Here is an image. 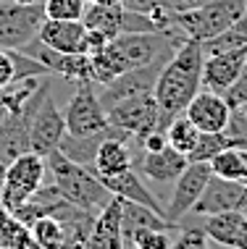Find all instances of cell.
Returning <instances> with one entry per match:
<instances>
[{
	"mask_svg": "<svg viewBox=\"0 0 247 249\" xmlns=\"http://www.w3.org/2000/svg\"><path fill=\"white\" fill-rule=\"evenodd\" d=\"M66 134L71 137H90V134L108 129V113H105L100 95L95 92V82H79L74 97L63 110Z\"/></svg>",
	"mask_w": 247,
	"mask_h": 249,
	"instance_id": "cell-7",
	"label": "cell"
},
{
	"mask_svg": "<svg viewBox=\"0 0 247 249\" xmlns=\"http://www.w3.org/2000/svg\"><path fill=\"white\" fill-rule=\"evenodd\" d=\"M205 236L216 244L229 249H247V213L245 210H229L218 215H205L203 226Z\"/></svg>",
	"mask_w": 247,
	"mask_h": 249,
	"instance_id": "cell-16",
	"label": "cell"
},
{
	"mask_svg": "<svg viewBox=\"0 0 247 249\" xmlns=\"http://www.w3.org/2000/svg\"><path fill=\"white\" fill-rule=\"evenodd\" d=\"M126 244H132L134 249H171L173 241L169 239V231L161 228H139L129 236Z\"/></svg>",
	"mask_w": 247,
	"mask_h": 249,
	"instance_id": "cell-28",
	"label": "cell"
},
{
	"mask_svg": "<svg viewBox=\"0 0 247 249\" xmlns=\"http://www.w3.org/2000/svg\"><path fill=\"white\" fill-rule=\"evenodd\" d=\"M224 134L229 139V147H245L247 150V116L242 110H231Z\"/></svg>",
	"mask_w": 247,
	"mask_h": 249,
	"instance_id": "cell-29",
	"label": "cell"
},
{
	"mask_svg": "<svg viewBox=\"0 0 247 249\" xmlns=\"http://www.w3.org/2000/svg\"><path fill=\"white\" fill-rule=\"evenodd\" d=\"M124 8H129V11H137V13H145V16H150L152 11H158V8H163V0H124ZM169 11V8H166Z\"/></svg>",
	"mask_w": 247,
	"mask_h": 249,
	"instance_id": "cell-35",
	"label": "cell"
},
{
	"mask_svg": "<svg viewBox=\"0 0 247 249\" xmlns=\"http://www.w3.org/2000/svg\"><path fill=\"white\" fill-rule=\"evenodd\" d=\"M45 163H48L53 184L58 186V192L63 194V199L71 202V205L97 215L113 199V194L100 184V178L90 171V168L71 163L61 150H53L50 155H45Z\"/></svg>",
	"mask_w": 247,
	"mask_h": 249,
	"instance_id": "cell-3",
	"label": "cell"
},
{
	"mask_svg": "<svg viewBox=\"0 0 247 249\" xmlns=\"http://www.w3.org/2000/svg\"><path fill=\"white\" fill-rule=\"evenodd\" d=\"M190 165L187 155H182L173 147H163L161 152H142V158L134 163V171L139 176H148L152 181H176L179 173Z\"/></svg>",
	"mask_w": 247,
	"mask_h": 249,
	"instance_id": "cell-20",
	"label": "cell"
},
{
	"mask_svg": "<svg viewBox=\"0 0 247 249\" xmlns=\"http://www.w3.org/2000/svg\"><path fill=\"white\" fill-rule=\"evenodd\" d=\"M203 48L195 39H187L173 50V55L166 60L161 76L155 82V103L161 107V126L171 124L176 116H182L190 100L203 89Z\"/></svg>",
	"mask_w": 247,
	"mask_h": 249,
	"instance_id": "cell-2",
	"label": "cell"
},
{
	"mask_svg": "<svg viewBox=\"0 0 247 249\" xmlns=\"http://www.w3.org/2000/svg\"><path fill=\"white\" fill-rule=\"evenodd\" d=\"M97 178L113 197H121L126 202H137V205L150 207V210H155L158 215L166 218V207L155 199V194L142 184V178H139V173L134 168H129V171H124V173H116V176H97Z\"/></svg>",
	"mask_w": 247,
	"mask_h": 249,
	"instance_id": "cell-18",
	"label": "cell"
},
{
	"mask_svg": "<svg viewBox=\"0 0 247 249\" xmlns=\"http://www.w3.org/2000/svg\"><path fill=\"white\" fill-rule=\"evenodd\" d=\"M8 218H11V210L3 205V202H0V228H3L5 223H8Z\"/></svg>",
	"mask_w": 247,
	"mask_h": 249,
	"instance_id": "cell-37",
	"label": "cell"
},
{
	"mask_svg": "<svg viewBox=\"0 0 247 249\" xmlns=\"http://www.w3.org/2000/svg\"><path fill=\"white\" fill-rule=\"evenodd\" d=\"M66 137V118L63 110L56 105V100L48 92V97L39 103L37 113L32 116L29 124V150L37 155H50L53 150H58L61 139Z\"/></svg>",
	"mask_w": 247,
	"mask_h": 249,
	"instance_id": "cell-9",
	"label": "cell"
},
{
	"mask_svg": "<svg viewBox=\"0 0 247 249\" xmlns=\"http://www.w3.org/2000/svg\"><path fill=\"white\" fill-rule=\"evenodd\" d=\"M84 3H97V5H121L124 0H84Z\"/></svg>",
	"mask_w": 247,
	"mask_h": 249,
	"instance_id": "cell-39",
	"label": "cell"
},
{
	"mask_svg": "<svg viewBox=\"0 0 247 249\" xmlns=\"http://www.w3.org/2000/svg\"><path fill=\"white\" fill-rule=\"evenodd\" d=\"M187 37L176 26H169L163 32H126L108 42V48L97 55H92V82L105 87L113 79L132 69L155 63L158 58H171L179 45H184Z\"/></svg>",
	"mask_w": 247,
	"mask_h": 249,
	"instance_id": "cell-1",
	"label": "cell"
},
{
	"mask_svg": "<svg viewBox=\"0 0 247 249\" xmlns=\"http://www.w3.org/2000/svg\"><path fill=\"white\" fill-rule=\"evenodd\" d=\"M200 134H203V131H200L197 126L184 116V113H182V116H176L169 126H166V137H169V144L173 147V150H179L182 155H190V152H192V147L197 144Z\"/></svg>",
	"mask_w": 247,
	"mask_h": 249,
	"instance_id": "cell-24",
	"label": "cell"
},
{
	"mask_svg": "<svg viewBox=\"0 0 247 249\" xmlns=\"http://www.w3.org/2000/svg\"><path fill=\"white\" fill-rule=\"evenodd\" d=\"M224 100L229 103L231 110H237V107H242V105L247 103V63H245L242 73L237 76V82L224 92Z\"/></svg>",
	"mask_w": 247,
	"mask_h": 249,
	"instance_id": "cell-31",
	"label": "cell"
},
{
	"mask_svg": "<svg viewBox=\"0 0 247 249\" xmlns=\"http://www.w3.org/2000/svg\"><path fill=\"white\" fill-rule=\"evenodd\" d=\"M13 3H21V5H35V3H42V0H13Z\"/></svg>",
	"mask_w": 247,
	"mask_h": 249,
	"instance_id": "cell-41",
	"label": "cell"
},
{
	"mask_svg": "<svg viewBox=\"0 0 247 249\" xmlns=\"http://www.w3.org/2000/svg\"><path fill=\"white\" fill-rule=\"evenodd\" d=\"M247 205V184L245 181H231L213 176L208 178L200 199L195 202L192 213L197 215H218V213H229V210H245Z\"/></svg>",
	"mask_w": 247,
	"mask_h": 249,
	"instance_id": "cell-11",
	"label": "cell"
},
{
	"mask_svg": "<svg viewBox=\"0 0 247 249\" xmlns=\"http://www.w3.org/2000/svg\"><path fill=\"white\" fill-rule=\"evenodd\" d=\"M42 21V3L21 5L13 0H0V50H21L35 42Z\"/></svg>",
	"mask_w": 247,
	"mask_h": 249,
	"instance_id": "cell-6",
	"label": "cell"
},
{
	"mask_svg": "<svg viewBox=\"0 0 247 249\" xmlns=\"http://www.w3.org/2000/svg\"><path fill=\"white\" fill-rule=\"evenodd\" d=\"M247 13V0H210L192 11L173 13L171 26H176L187 39H210L216 35H224Z\"/></svg>",
	"mask_w": 247,
	"mask_h": 249,
	"instance_id": "cell-4",
	"label": "cell"
},
{
	"mask_svg": "<svg viewBox=\"0 0 247 249\" xmlns=\"http://www.w3.org/2000/svg\"><path fill=\"white\" fill-rule=\"evenodd\" d=\"M87 26L82 21H63V18H45L37 32V42L56 53H79L82 50Z\"/></svg>",
	"mask_w": 247,
	"mask_h": 249,
	"instance_id": "cell-19",
	"label": "cell"
},
{
	"mask_svg": "<svg viewBox=\"0 0 247 249\" xmlns=\"http://www.w3.org/2000/svg\"><path fill=\"white\" fill-rule=\"evenodd\" d=\"M132 249H134V247H132Z\"/></svg>",
	"mask_w": 247,
	"mask_h": 249,
	"instance_id": "cell-44",
	"label": "cell"
},
{
	"mask_svg": "<svg viewBox=\"0 0 247 249\" xmlns=\"http://www.w3.org/2000/svg\"><path fill=\"white\" fill-rule=\"evenodd\" d=\"M247 63V50H229V53H216V55H205L203 60V89H210L216 95H224L237 76L242 73Z\"/></svg>",
	"mask_w": 247,
	"mask_h": 249,
	"instance_id": "cell-14",
	"label": "cell"
},
{
	"mask_svg": "<svg viewBox=\"0 0 247 249\" xmlns=\"http://www.w3.org/2000/svg\"><path fill=\"white\" fill-rule=\"evenodd\" d=\"M166 60H169V58H158L155 63L142 66V69H132V71L121 73L118 79H113L111 84H105L103 87V95H100V103H103L105 113H108L116 103H121L124 97L145 95V92L155 89V82H158V76H161Z\"/></svg>",
	"mask_w": 247,
	"mask_h": 249,
	"instance_id": "cell-12",
	"label": "cell"
},
{
	"mask_svg": "<svg viewBox=\"0 0 247 249\" xmlns=\"http://www.w3.org/2000/svg\"><path fill=\"white\" fill-rule=\"evenodd\" d=\"M0 244L5 249H37V241L32 236V228L19 218H8V223L0 228Z\"/></svg>",
	"mask_w": 247,
	"mask_h": 249,
	"instance_id": "cell-25",
	"label": "cell"
},
{
	"mask_svg": "<svg viewBox=\"0 0 247 249\" xmlns=\"http://www.w3.org/2000/svg\"><path fill=\"white\" fill-rule=\"evenodd\" d=\"M171 249H208V236L203 228H179V239L171 244Z\"/></svg>",
	"mask_w": 247,
	"mask_h": 249,
	"instance_id": "cell-30",
	"label": "cell"
},
{
	"mask_svg": "<svg viewBox=\"0 0 247 249\" xmlns=\"http://www.w3.org/2000/svg\"><path fill=\"white\" fill-rule=\"evenodd\" d=\"M3 178H5V163L0 160V192H3Z\"/></svg>",
	"mask_w": 247,
	"mask_h": 249,
	"instance_id": "cell-40",
	"label": "cell"
},
{
	"mask_svg": "<svg viewBox=\"0 0 247 249\" xmlns=\"http://www.w3.org/2000/svg\"><path fill=\"white\" fill-rule=\"evenodd\" d=\"M82 249H84V247H82Z\"/></svg>",
	"mask_w": 247,
	"mask_h": 249,
	"instance_id": "cell-45",
	"label": "cell"
},
{
	"mask_svg": "<svg viewBox=\"0 0 247 249\" xmlns=\"http://www.w3.org/2000/svg\"><path fill=\"white\" fill-rule=\"evenodd\" d=\"M237 110H242V113H245V116H247V103H245L242 107H237Z\"/></svg>",
	"mask_w": 247,
	"mask_h": 249,
	"instance_id": "cell-42",
	"label": "cell"
},
{
	"mask_svg": "<svg viewBox=\"0 0 247 249\" xmlns=\"http://www.w3.org/2000/svg\"><path fill=\"white\" fill-rule=\"evenodd\" d=\"M234 29H239V32H242V35L247 37V13H245V16H242V18H239V21L234 24Z\"/></svg>",
	"mask_w": 247,
	"mask_h": 249,
	"instance_id": "cell-38",
	"label": "cell"
},
{
	"mask_svg": "<svg viewBox=\"0 0 247 249\" xmlns=\"http://www.w3.org/2000/svg\"><path fill=\"white\" fill-rule=\"evenodd\" d=\"M108 42H111V37L105 35V32H100V29H87L84 32V39H82V50L79 53H84V55H97V53H103L105 48H108Z\"/></svg>",
	"mask_w": 247,
	"mask_h": 249,
	"instance_id": "cell-32",
	"label": "cell"
},
{
	"mask_svg": "<svg viewBox=\"0 0 247 249\" xmlns=\"http://www.w3.org/2000/svg\"><path fill=\"white\" fill-rule=\"evenodd\" d=\"M121 199V197H118ZM139 228H161V231H176V223L166 220L163 215H158L155 210L150 207H142L137 202H126L121 199V231H124V239L129 241V236Z\"/></svg>",
	"mask_w": 247,
	"mask_h": 249,
	"instance_id": "cell-22",
	"label": "cell"
},
{
	"mask_svg": "<svg viewBox=\"0 0 247 249\" xmlns=\"http://www.w3.org/2000/svg\"><path fill=\"white\" fill-rule=\"evenodd\" d=\"M84 0H42L45 18H63V21H82Z\"/></svg>",
	"mask_w": 247,
	"mask_h": 249,
	"instance_id": "cell-27",
	"label": "cell"
},
{
	"mask_svg": "<svg viewBox=\"0 0 247 249\" xmlns=\"http://www.w3.org/2000/svg\"><path fill=\"white\" fill-rule=\"evenodd\" d=\"M245 184H247V178H245Z\"/></svg>",
	"mask_w": 247,
	"mask_h": 249,
	"instance_id": "cell-43",
	"label": "cell"
},
{
	"mask_svg": "<svg viewBox=\"0 0 247 249\" xmlns=\"http://www.w3.org/2000/svg\"><path fill=\"white\" fill-rule=\"evenodd\" d=\"M226 147H229V139H226V134L224 131H218V134H200V139H197V144L192 147V152L187 155V160L190 163H210L213 158H216L218 152H224Z\"/></svg>",
	"mask_w": 247,
	"mask_h": 249,
	"instance_id": "cell-26",
	"label": "cell"
},
{
	"mask_svg": "<svg viewBox=\"0 0 247 249\" xmlns=\"http://www.w3.org/2000/svg\"><path fill=\"white\" fill-rule=\"evenodd\" d=\"M184 116L205 134H218L226 129L231 116V107L224 100V95H216L210 89H200L195 97L190 100V105L184 107Z\"/></svg>",
	"mask_w": 247,
	"mask_h": 249,
	"instance_id": "cell-13",
	"label": "cell"
},
{
	"mask_svg": "<svg viewBox=\"0 0 247 249\" xmlns=\"http://www.w3.org/2000/svg\"><path fill=\"white\" fill-rule=\"evenodd\" d=\"M210 176H213L210 163H190L187 165L176 178L171 202H169V207H166V220H171V223L179 226V220H182L187 213H192V207H195V202L200 199V194H203Z\"/></svg>",
	"mask_w": 247,
	"mask_h": 249,
	"instance_id": "cell-10",
	"label": "cell"
},
{
	"mask_svg": "<svg viewBox=\"0 0 247 249\" xmlns=\"http://www.w3.org/2000/svg\"><path fill=\"white\" fill-rule=\"evenodd\" d=\"M45 176H48V163H45L42 155H37V152L19 155L16 160H11V163L5 165L0 202L13 213L45 184Z\"/></svg>",
	"mask_w": 247,
	"mask_h": 249,
	"instance_id": "cell-5",
	"label": "cell"
},
{
	"mask_svg": "<svg viewBox=\"0 0 247 249\" xmlns=\"http://www.w3.org/2000/svg\"><path fill=\"white\" fill-rule=\"evenodd\" d=\"M129 168H134V160H132V152L126 147V142H121V139H105L97 147V155L92 160L90 171L95 176H116V173H124Z\"/></svg>",
	"mask_w": 247,
	"mask_h": 249,
	"instance_id": "cell-21",
	"label": "cell"
},
{
	"mask_svg": "<svg viewBox=\"0 0 247 249\" xmlns=\"http://www.w3.org/2000/svg\"><path fill=\"white\" fill-rule=\"evenodd\" d=\"M139 144H142V152H161L163 147H169V137H166V131L155 129V131L145 134L139 139Z\"/></svg>",
	"mask_w": 247,
	"mask_h": 249,
	"instance_id": "cell-33",
	"label": "cell"
},
{
	"mask_svg": "<svg viewBox=\"0 0 247 249\" xmlns=\"http://www.w3.org/2000/svg\"><path fill=\"white\" fill-rule=\"evenodd\" d=\"M16 79V69H13L11 50H0V87L11 84Z\"/></svg>",
	"mask_w": 247,
	"mask_h": 249,
	"instance_id": "cell-34",
	"label": "cell"
},
{
	"mask_svg": "<svg viewBox=\"0 0 247 249\" xmlns=\"http://www.w3.org/2000/svg\"><path fill=\"white\" fill-rule=\"evenodd\" d=\"M203 3H210V0H163V8H169L171 13H182V11H192Z\"/></svg>",
	"mask_w": 247,
	"mask_h": 249,
	"instance_id": "cell-36",
	"label": "cell"
},
{
	"mask_svg": "<svg viewBox=\"0 0 247 249\" xmlns=\"http://www.w3.org/2000/svg\"><path fill=\"white\" fill-rule=\"evenodd\" d=\"M210 171L221 178L245 181L247 178V150L245 147H226L210 160Z\"/></svg>",
	"mask_w": 247,
	"mask_h": 249,
	"instance_id": "cell-23",
	"label": "cell"
},
{
	"mask_svg": "<svg viewBox=\"0 0 247 249\" xmlns=\"http://www.w3.org/2000/svg\"><path fill=\"white\" fill-rule=\"evenodd\" d=\"M84 249H126L121 231V199L113 197L108 205L95 215L92 231L84 241Z\"/></svg>",
	"mask_w": 247,
	"mask_h": 249,
	"instance_id": "cell-15",
	"label": "cell"
},
{
	"mask_svg": "<svg viewBox=\"0 0 247 249\" xmlns=\"http://www.w3.org/2000/svg\"><path fill=\"white\" fill-rule=\"evenodd\" d=\"M45 66L50 73H58L71 82H92V58L84 53H56L45 45H39L37 53H26Z\"/></svg>",
	"mask_w": 247,
	"mask_h": 249,
	"instance_id": "cell-17",
	"label": "cell"
},
{
	"mask_svg": "<svg viewBox=\"0 0 247 249\" xmlns=\"http://www.w3.org/2000/svg\"><path fill=\"white\" fill-rule=\"evenodd\" d=\"M108 124L116 126V129L126 131L129 137L142 139L145 134L161 129V107L155 103V95L152 92H145V95H132L124 97L121 103H116L108 110Z\"/></svg>",
	"mask_w": 247,
	"mask_h": 249,
	"instance_id": "cell-8",
	"label": "cell"
}]
</instances>
